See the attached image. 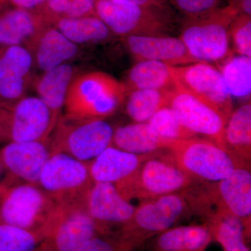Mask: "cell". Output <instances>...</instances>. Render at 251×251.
I'll return each mask as SVG.
<instances>
[{"instance_id": "cell-1", "label": "cell", "mask_w": 251, "mask_h": 251, "mask_svg": "<svg viewBox=\"0 0 251 251\" xmlns=\"http://www.w3.org/2000/svg\"><path fill=\"white\" fill-rule=\"evenodd\" d=\"M197 181V180H196ZM196 181L182 191L189 209L200 214L222 211L242 221L248 240L251 239V165L237 167L228 177L214 182Z\"/></svg>"}, {"instance_id": "cell-2", "label": "cell", "mask_w": 251, "mask_h": 251, "mask_svg": "<svg viewBox=\"0 0 251 251\" xmlns=\"http://www.w3.org/2000/svg\"><path fill=\"white\" fill-rule=\"evenodd\" d=\"M128 90L105 73H79L69 86L65 115L73 118L104 120L112 115L126 100Z\"/></svg>"}, {"instance_id": "cell-3", "label": "cell", "mask_w": 251, "mask_h": 251, "mask_svg": "<svg viewBox=\"0 0 251 251\" xmlns=\"http://www.w3.org/2000/svg\"><path fill=\"white\" fill-rule=\"evenodd\" d=\"M237 14V11L228 5L184 17L179 38L198 62L219 64L232 55L229 29Z\"/></svg>"}, {"instance_id": "cell-4", "label": "cell", "mask_w": 251, "mask_h": 251, "mask_svg": "<svg viewBox=\"0 0 251 251\" xmlns=\"http://www.w3.org/2000/svg\"><path fill=\"white\" fill-rule=\"evenodd\" d=\"M193 181L171 152L163 150L149 153L135 174L115 187L126 201L138 198L143 201L181 192Z\"/></svg>"}, {"instance_id": "cell-5", "label": "cell", "mask_w": 251, "mask_h": 251, "mask_svg": "<svg viewBox=\"0 0 251 251\" xmlns=\"http://www.w3.org/2000/svg\"><path fill=\"white\" fill-rule=\"evenodd\" d=\"M96 16L115 36L170 35L175 27L168 8L144 7L127 0H96Z\"/></svg>"}, {"instance_id": "cell-6", "label": "cell", "mask_w": 251, "mask_h": 251, "mask_svg": "<svg viewBox=\"0 0 251 251\" xmlns=\"http://www.w3.org/2000/svg\"><path fill=\"white\" fill-rule=\"evenodd\" d=\"M189 209L182 192L143 201L122 226L118 237L137 251L149 239L174 227Z\"/></svg>"}, {"instance_id": "cell-7", "label": "cell", "mask_w": 251, "mask_h": 251, "mask_svg": "<svg viewBox=\"0 0 251 251\" xmlns=\"http://www.w3.org/2000/svg\"><path fill=\"white\" fill-rule=\"evenodd\" d=\"M94 182L85 163L62 152H52L41 172L39 185L57 205L86 206Z\"/></svg>"}, {"instance_id": "cell-8", "label": "cell", "mask_w": 251, "mask_h": 251, "mask_svg": "<svg viewBox=\"0 0 251 251\" xmlns=\"http://www.w3.org/2000/svg\"><path fill=\"white\" fill-rule=\"evenodd\" d=\"M169 151L178 166L193 180L214 182L228 177L238 163L227 151L209 139L170 140Z\"/></svg>"}, {"instance_id": "cell-9", "label": "cell", "mask_w": 251, "mask_h": 251, "mask_svg": "<svg viewBox=\"0 0 251 251\" xmlns=\"http://www.w3.org/2000/svg\"><path fill=\"white\" fill-rule=\"evenodd\" d=\"M50 139L52 152H62L88 163L111 146L114 129L104 120L61 116Z\"/></svg>"}, {"instance_id": "cell-10", "label": "cell", "mask_w": 251, "mask_h": 251, "mask_svg": "<svg viewBox=\"0 0 251 251\" xmlns=\"http://www.w3.org/2000/svg\"><path fill=\"white\" fill-rule=\"evenodd\" d=\"M55 209V203L39 185L16 183L8 186L1 197L0 222L40 232L44 237Z\"/></svg>"}, {"instance_id": "cell-11", "label": "cell", "mask_w": 251, "mask_h": 251, "mask_svg": "<svg viewBox=\"0 0 251 251\" xmlns=\"http://www.w3.org/2000/svg\"><path fill=\"white\" fill-rule=\"evenodd\" d=\"M58 120L38 97L25 96L0 108V140L47 141Z\"/></svg>"}, {"instance_id": "cell-12", "label": "cell", "mask_w": 251, "mask_h": 251, "mask_svg": "<svg viewBox=\"0 0 251 251\" xmlns=\"http://www.w3.org/2000/svg\"><path fill=\"white\" fill-rule=\"evenodd\" d=\"M105 234L87 212L85 205H57L46 231L48 251H78L90 239Z\"/></svg>"}, {"instance_id": "cell-13", "label": "cell", "mask_w": 251, "mask_h": 251, "mask_svg": "<svg viewBox=\"0 0 251 251\" xmlns=\"http://www.w3.org/2000/svg\"><path fill=\"white\" fill-rule=\"evenodd\" d=\"M176 84L219 111L228 120L232 113V96L219 69L208 62L172 67Z\"/></svg>"}, {"instance_id": "cell-14", "label": "cell", "mask_w": 251, "mask_h": 251, "mask_svg": "<svg viewBox=\"0 0 251 251\" xmlns=\"http://www.w3.org/2000/svg\"><path fill=\"white\" fill-rule=\"evenodd\" d=\"M167 107L181 125L196 135H202L226 151L224 131L227 120L219 111L176 83L168 91Z\"/></svg>"}, {"instance_id": "cell-15", "label": "cell", "mask_w": 251, "mask_h": 251, "mask_svg": "<svg viewBox=\"0 0 251 251\" xmlns=\"http://www.w3.org/2000/svg\"><path fill=\"white\" fill-rule=\"evenodd\" d=\"M47 141L9 142L0 150V160L8 186L16 183L39 184L43 168L52 153Z\"/></svg>"}, {"instance_id": "cell-16", "label": "cell", "mask_w": 251, "mask_h": 251, "mask_svg": "<svg viewBox=\"0 0 251 251\" xmlns=\"http://www.w3.org/2000/svg\"><path fill=\"white\" fill-rule=\"evenodd\" d=\"M34 59L25 46L0 47V108L27 96L35 76Z\"/></svg>"}, {"instance_id": "cell-17", "label": "cell", "mask_w": 251, "mask_h": 251, "mask_svg": "<svg viewBox=\"0 0 251 251\" xmlns=\"http://www.w3.org/2000/svg\"><path fill=\"white\" fill-rule=\"evenodd\" d=\"M122 41L135 62L157 61L172 67L198 62L182 41L175 36H129L122 38Z\"/></svg>"}, {"instance_id": "cell-18", "label": "cell", "mask_w": 251, "mask_h": 251, "mask_svg": "<svg viewBox=\"0 0 251 251\" xmlns=\"http://www.w3.org/2000/svg\"><path fill=\"white\" fill-rule=\"evenodd\" d=\"M86 209L104 233L112 225L123 226L134 213L135 206L120 194L115 185L94 183L86 200Z\"/></svg>"}, {"instance_id": "cell-19", "label": "cell", "mask_w": 251, "mask_h": 251, "mask_svg": "<svg viewBox=\"0 0 251 251\" xmlns=\"http://www.w3.org/2000/svg\"><path fill=\"white\" fill-rule=\"evenodd\" d=\"M34 66L42 73L70 64L81 53L80 46L67 39L52 25H46L28 48Z\"/></svg>"}, {"instance_id": "cell-20", "label": "cell", "mask_w": 251, "mask_h": 251, "mask_svg": "<svg viewBox=\"0 0 251 251\" xmlns=\"http://www.w3.org/2000/svg\"><path fill=\"white\" fill-rule=\"evenodd\" d=\"M135 154L110 146L89 162V171L94 183H109L120 186L133 176L148 157Z\"/></svg>"}, {"instance_id": "cell-21", "label": "cell", "mask_w": 251, "mask_h": 251, "mask_svg": "<svg viewBox=\"0 0 251 251\" xmlns=\"http://www.w3.org/2000/svg\"><path fill=\"white\" fill-rule=\"evenodd\" d=\"M46 25H49L37 13L13 7L0 0V47L22 46L28 49Z\"/></svg>"}, {"instance_id": "cell-22", "label": "cell", "mask_w": 251, "mask_h": 251, "mask_svg": "<svg viewBox=\"0 0 251 251\" xmlns=\"http://www.w3.org/2000/svg\"><path fill=\"white\" fill-rule=\"evenodd\" d=\"M212 236L207 226L173 227L147 241L140 251H206Z\"/></svg>"}, {"instance_id": "cell-23", "label": "cell", "mask_w": 251, "mask_h": 251, "mask_svg": "<svg viewBox=\"0 0 251 251\" xmlns=\"http://www.w3.org/2000/svg\"><path fill=\"white\" fill-rule=\"evenodd\" d=\"M79 73L78 69L71 63L64 64L42 73L35 77L33 82L37 97L47 105L57 120L62 115L69 86Z\"/></svg>"}, {"instance_id": "cell-24", "label": "cell", "mask_w": 251, "mask_h": 251, "mask_svg": "<svg viewBox=\"0 0 251 251\" xmlns=\"http://www.w3.org/2000/svg\"><path fill=\"white\" fill-rule=\"evenodd\" d=\"M226 151L238 163L251 165V105H241L232 112L224 131Z\"/></svg>"}, {"instance_id": "cell-25", "label": "cell", "mask_w": 251, "mask_h": 251, "mask_svg": "<svg viewBox=\"0 0 251 251\" xmlns=\"http://www.w3.org/2000/svg\"><path fill=\"white\" fill-rule=\"evenodd\" d=\"M169 141L157 134L148 122H135L114 130L111 146L135 154H146L166 150Z\"/></svg>"}, {"instance_id": "cell-26", "label": "cell", "mask_w": 251, "mask_h": 251, "mask_svg": "<svg viewBox=\"0 0 251 251\" xmlns=\"http://www.w3.org/2000/svg\"><path fill=\"white\" fill-rule=\"evenodd\" d=\"M128 92L136 90L170 91L176 87L172 66L157 61L135 62L123 82Z\"/></svg>"}, {"instance_id": "cell-27", "label": "cell", "mask_w": 251, "mask_h": 251, "mask_svg": "<svg viewBox=\"0 0 251 251\" xmlns=\"http://www.w3.org/2000/svg\"><path fill=\"white\" fill-rule=\"evenodd\" d=\"M213 241L219 243L224 251H251L242 221L237 217L222 211L203 213Z\"/></svg>"}, {"instance_id": "cell-28", "label": "cell", "mask_w": 251, "mask_h": 251, "mask_svg": "<svg viewBox=\"0 0 251 251\" xmlns=\"http://www.w3.org/2000/svg\"><path fill=\"white\" fill-rule=\"evenodd\" d=\"M52 26L78 46L103 44L115 36L95 16L60 19Z\"/></svg>"}, {"instance_id": "cell-29", "label": "cell", "mask_w": 251, "mask_h": 251, "mask_svg": "<svg viewBox=\"0 0 251 251\" xmlns=\"http://www.w3.org/2000/svg\"><path fill=\"white\" fill-rule=\"evenodd\" d=\"M218 66L231 96L245 98L251 95V57L232 54Z\"/></svg>"}, {"instance_id": "cell-30", "label": "cell", "mask_w": 251, "mask_h": 251, "mask_svg": "<svg viewBox=\"0 0 251 251\" xmlns=\"http://www.w3.org/2000/svg\"><path fill=\"white\" fill-rule=\"evenodd\" d=\"M168 91L136 90L127 94L126 112L136 123L148 122L157 111L167 106Z\"/></svg>"}, {"instance_id": "cell-31", "label": "cell", "mask_w": 251, "mask_h": 251, "mask_svg": "<svg viewBox=\"0 0 251 251\" xmlns=\"http://www.w3.org/2000/svg\"><path fill=\"white\" fill-rule=\"evenodd\" d=\"M96 0H47L36 11L49 25L65 18L96 16Z\"/></svg>"}, {"instance_id": "cell-32", "label": "cell", "mask_w": 251, "mask_h": 251, "mask_svg": "<svg viewBox=\"0 0 251 251\" xmlns=\"http://www.w3.org/2000/svg\"><path fill=\"white\" fill-rule=\"evenodd\" d=\"M44 235L0 222V251H35Z\"/></svg>"}, {"instance_id": "cell-33", "label": "cell", "mask_w": 251, "mask_h": 251, "mask_svg": "<svg viewBox=\"0 0 251 251\" xmlns=\"http://www.w3.org/2000/svg\"><path fill=\"white\" fill-rule=\"evenodd\" d=\"M148 123L163 139L181 140L198 137L197 135L181 125L173 110L167 106L157 111Z\"/></svg>"}, {"instance_id": "cell-34", "label": "cell", "mask_w": 251, "mask_h": 251, "mask_svg": "<svg viewBox=\"0 0 251 251\" xmlns=\"http://www.w3.org/2000/svg\"><path fill=\"white\" fill-rule=\"evenodd\" d=\"M229 35L236 53L251 57V16L238 14L229 25Z\"/></svg>"}, {"instance_id": "cell-35", "label": "cell", "mask_w": 251, "mask_h": 251, "mask_svg": "<svg viewBox=\"0 0 251 251\" xmlns=\"http://www.w3.org/2000/svg\"><path fill=\"white\" fill-rule=\"evenodd\" d=\"M78 251H135L118 237H108L106 234L95 236L80 248Z\"/></svg>"}, {"instance_id": "cell-36", "label": "cell", "mask_w": 251, "mask_h": 251, "mask_svg": "<svg viewBox=\"0 0 251 251\" xmlns=\"http://www.w3.org/2000/svg\"><path fill=\"white\" fill-rule=\"evenodd\" d=\"M220 0H169L184 17L203 14L219 7Z\"/></svg>"}, {"instance_id": "cell-37", "label": "cell", "mask_w": 251, "mask_h": 251, "mask_svg": "<svg viewBox=\"0 0 251 251\" xmlns=\"http://www.w3.org/2000/svg\"><path fill=\"white\" fill-rule=\"evenodd\" d=\"M6 2L18 9L36 12L47 0H5Z\"/></svg>"}, {"instance_id": "cell-38", "label": "cell", "mask_w": 251, "mask_h": 251, "mask_svg": "<svg viewBox=\"0 0 251 251\" xmlns=\"http://www.w3.org/2000/svg\"><path fill=\"white\" fill-rule=\"evenodd\" d=\"M229 6L237 11L238 14L251 16V0H228Z\"/></svg>"}, {"instance_id": "cell-39", "label": "cell", "mask_w": 251, "mask_h": 251, "mask_svg": "<svg viewBox=\"0 0 251 251\" xmlns=\"http://www.w3.org/2000/svg\"><path fill=\"white\" fill-rule=\"evenodd\" d=\"M127 1L144 7L161 8V9L168 8V4L169 3V0H127Z\"/></svg>"}, {"instance_id": "cell-40", "label": "cell", "mask_w": 251, "mask_h": 251, "mask_svg": "<svg viewBox=\"0 0 251 251\" xmlns=\"http://www.w3.org/2000/svg\"><path fill=\"white\" fill-rule=\"evenodd\" d=\"M4 173V168H3L2 164H1V160H0V178H1V175Z\"/></svg>"}]
</instances>
